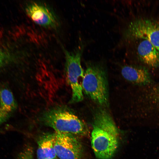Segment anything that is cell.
I'll return each mask as SVG.
<instances>
[{
    "label": "cell",
    "mask_w": 159,
    "mask_h": 159,
    "mask_svg": "<svg viewBox=\"0 0 159 159\" xmlns=\"http://www.w3.org/2000/svg\"><path fill=\"white\" fill-rule=\"evenodd\" d=\"M119 134L112 116L105 107H100L93 117L91 144L96 157L110 159L118 146Z\"/></svg>",
    "instance_id": "cell-1"
},
{
    "label": "cell",
    "mask_w": 159,
    "mask_h": 159,
    "mask_svg": "<svg viewBox=\"0 0 159 159\" xmlns=\"http://www.w3.org/2000/svg\"><path fill=\"white\" fill-rule=\"evenodd\" d=\"M105 67L101 63H87L82 82L83 92L102 107L109 105L108 80Z\"/></svg>",
    "instance_id": "cell-2"
},
{
    "label": "cell",
    "mask_w": 159,
    "mask_h": 159,
    "mask_svg": "<svg viewBox=\"0 0 159 159\" xmlns=\"http://www.w3.org/2000/svg\"><path fill=\"white\" fill-rule=\"evenodd\" d=\"M40 120L56 132L75 136L83 135L87 132L83 122L65 106H57L48 109L42 114Z\"/></svg>",
    "instance_id": "cell-3"
},
{
    "label": "cell",
    "mask_w": 159,
    "mask_h": 159,
    "mask_svg": "<svg viewBox=\"0 0 159 159\" xmlns=\"http://www.w3.org/2000/svg\"><path fill=\"white\" fill-rule=\"evenodd\" d=\"M86 44L81 40L73 51L63 48L65 58V70L67 82L72 91L70 103L78 102L83 99L82 82L85 71L81 64V59Z\"/></svg>",
    "instance_id": "cell-4"
},
{
    "label": "cell",
    "mask_w": 159,
    "mask_h": 159,
    "mask_svg": "<svg viewBox=\"0 0 159 159\" xmlns=\"http://www.w3.org/2000/svg\"><path fill=\"white\" fill-rule=\"evenodd\" d=\"M135 39L147 40L159 50V24L148 19L131 21L123 31L120 43Z\"/></svg>",
    "instance_id": "cell-5"
},
{
    "label": "cell",
    "mask_w": 159,
    "mask_h": 159,
    "mask_svg": "<svg viewBox=\"0 0 159 159\" xmlns=\"http://www.w3.org/2000/svg\"><path fill=\"white\" fill-rule=\"evenodd\" d=\"M54 147L59 159H80L82 148L74 136L54 132Z\"/></svg>",
    "instance_id": "cell-6"
},
{
    "label": "cell",
    "mask_w": 159,
    "mask_h": 159,
    "mask_svg": "<svg viewBox=\"0 0 159 159\" xmlns=\"http://www.w3.org/2000/svg\"><path fill=\"white\" fill-rule=\"evenodd\" d=\"M27 15L36 24L43 27L56 28L58 26L55 14L47 6L43 4L32 2L25 8Z\"/></svg>",
    "instance_id": "cell-7"
},
{
    "label": "cell",
    "mask_w": 159,
    "mask_h": 159,
    "mask_svg": "<svg viewBox=\"0 0 159 159\" xmlns=\"http://www.w3.org/2000/svg\"><path fill=\"white\" fill-rule=\"evenodd\" d=\"M137 50L138 56L145 64L152 67L159 66V50L149 41L141 39Z\"/></svg>",
    "instance_id": "cell-8"
},
{
    "label": "cell",
    "mask_w": 159,
    "mask_h": 159,
    "mask_svg": "<svg viewBox=\"0 0 159 159\" xmlns=\"http://www.w3.org/2000/svg\"><path fill=\"white\" fill-rule=\"evenodd\" d=\"M54 133H45L37 141V154L38 159H55L57 157L54 143Z\"/></svg>",
    "instance_id": "cell-9"
},
{
    "label": "cell",
    "mask_w": 159,
    "mask_h": 159,
    "mask_svg": "<svg viewBox=\"0 0 159 159\" xmlns=\"http://www.w3.org/2000/svg\"><path fill=\"white\" fill-rule=\"evenodd\" d=\"M123 77L127 80L143 86L150 84L149 74L146 69L130 65L124 66L121 70Z\"/></svg>",
    "instance_id": "cell-10"
},
{
    "label": "cell",
    "mask_w": 159,
    "mask_h": 159,
    "mask_svg": "<svg viewBox=\"0 0 159 159\" xmlns=\"http://www.w3.org/2000/svg\"><path fill=\"white\" fill-rule=\"evenodd\" d=\"M16 107L12 92L4 88L0 90V124L5 121Z\"/></svg>",
    "instance_id": "cell-11"
},
{
    "label": "cell",
    "mask_w": 159,
    "mask_h": 159,
    "mask_svg": "<svg viewBox=\"0 0 159 159\" xmlns=\"http://www.w3.org/2000/svg\"><path fill=\"white\" fill-rule=\"evenodd\" d=\"M151 87L147 92L140 97V104L143 105V107L141 108L145 109L144 111L159 115V84Z\"/></svg>",
    "instance_id": "cell-12"
},
{
    "label": "cell",
    "mask_w": 159,
    "mask_h": 159,
    "mask_svg": "<svg viewBox=\"0 0 159 159\" xmlns=\"http://www.w3.org/2000/svg\"><path fill=\"white\" fill-rule=\"evenodd\" d=\"M34 150L33 148L28 145L19 154L17 159H33Z\"/></svg>",
    "instance_id": "cell-13"
},
{
    "label": "cell",
    "mask_w": 159,
    "mask_h": 159,
    "mask_svg": "<svg viewBox=\"0 0 159 159\" xmlns=\"http://www.w3.org/2000/svg\"><path fill=\"white\" fill-rule=\"evenodd\" d=\"M6 55L5 53L1 50L0 49V67L4 63L6 59Z\"/></svg>",
    "instance_id": "cell-14"
}]
</instances>
